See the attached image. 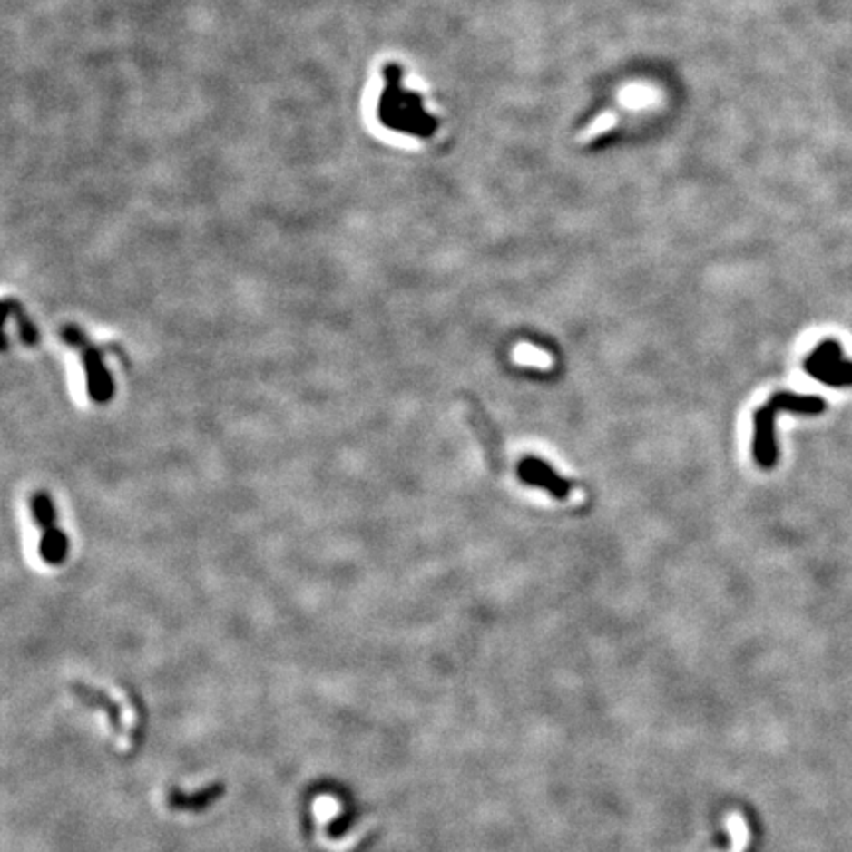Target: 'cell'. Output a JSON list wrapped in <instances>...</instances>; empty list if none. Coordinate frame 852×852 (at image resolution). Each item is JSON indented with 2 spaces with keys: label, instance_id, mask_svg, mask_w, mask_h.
Segmentation results:
<instances>
[{
  "label": "cell",
  "instance_id": "8",
  "mask_svg": "<svg viewBox=\"0 0 852 852\" xmlns=\"http://www.w3.org/2000/svg\"><path fill=\"white\" fill-rule=\"evenodd\" d=\"M726 827L732 835V847L729 852H744L749 840V833L746 827V819L740 811H732L729 817H726Z\"/></svg>",
  "mask_w": 852,
  "mask_h": 852
},
{
  "label": "cell",
  "instance_id": "6",
  "mask_svg": "<svg viewBox=\"0 0 852 852\" xmlns=\"http://www.w3.org/2000/svg\"><path fill=\"white\" fill-rule=\"evenodd\" d=\"M517 475L524 484L543 487L556 499H566L573 494V484L561 478L547 462L537 456H527L525 460H521L517 465Z\"/></svg>",
  "mask_w": 852,
  "mask_h": 852
},
{
  "label": "cell",
  "instance_id": "4",
  "mask_svg": "<svg viewBox=\"0 0 852 852\" xmlns=\"http://www.w3.org/2000/svg\"><path fill=\"white\" fill-rule=\"evenodd\" d=\"M32 517L42 533L38 551L44 563L52 566L62 564L67 559L70 543L67 535L58 527V511L52 502V497L45 492H36L30 497Z\"/></svg>",
  "mask_w": 852,
  "mask_h": 852
},
{
  "label": "cell",
  "instance_id": "5",
  "mask_svg": "<svg viewBox=\"0 0 852 852\" xmlns=\"http://www.w3.org/2000/svg\"><path fill=\"white\" fill-rule=\"evenodd\" d=\"M813 379L835 389L852 387V361L845 357L843 348L835 339H823L803 363Z\"/></svg>",
  "mask_w": 852,
  "mask_h": 852
},
{
  "label": "cell",
  "instance_id": "3",
  "mask_svg": "<svg viewBox=\"0 0 852 852\" xmlns=\"http://www.w3.org/2000/svg\"><path fill=\"white\" fill-rule=\"evenodd\" d=\"M62 339L67 346L73 348L79 357H82L85 385L91 401L99 405L109 403L113 399V393H115V385H113V375L105 366V349L91 342L83 334V329L75 326H65L62 329Z\"/></svg>",
  "mask_w": 852,
  "mask_h": 852
},
{
  "label": "cell",
  "instance_id": "7",
  "mask_svg": "<svg viewBox=\"0 0 852 852\" xmlns=\"http://www.w3.org/2000/svg\"><path fill=\"white\" fill-rule=\"evenodd\" d=\"M5 312H6V318L15 320L16 332H18L22 342H24L26 346H36L38 339H40V332H38L36 324L32 322V318L28 316L24 306H22V302L15 300V299H6L5 300Z\"/></svg>",
  "mask_w": 852,
  "mask_h": 852
},
{
  "label": "cell",
  "instance_id": "2",
  "mask_svg": "<svg viewBox=\"0 0 852 852\" xmlns=\"http://www.w3.org/2000/svg\"><path fill=\"white\" fill-rule=\"evenodd\" d=\"M827 403L817 395H799L789 391H779L769 397V401L754 411V436L752 454L759 468L769 470L778 464V440H776V418L779 413L795 415H821Z\"/></svg>",
  "mask_w": 852,
  "mask_h": 852
},
{
  "label": "cell",
  "instance_id": "1",
  "mask_svg": "<svg viewBox=\"0 0 852 852\" xmlns=\"http://www.w3.org/2000/svg\"><path fill=\"white\" fill-rule=\"evenodd\" d=\"M385 89L377 103V117L385 127L428 139L438 129L436 117L425 109L423 97L403 87V70L399 64H389L383 70Z\"/></svg>",
  "mask_w": 852,
  "mask_h": 852
}]
</instances>
